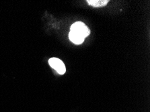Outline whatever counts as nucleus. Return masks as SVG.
Segmentation results:
<instances>
[{
  "mask_svg": "<svg viewBox=\"0 0 150 112\" xmlns=\"http://www.w3.org/2000/svg\"><path fill=\"white\" fill-rule=\"evenodd\" d=\"M70 31H74L80 34L84 38H86L89 36L90 33V29L88 28V27L81 22H77L73 24L71 26V30Z\"/></svg>",
  "mask_w": 150,
  "mask_h": 112,
  "instance_id": "1",
  "label": "nucleus"
},
{
  "mask_svg": "<svg viewBox=\"0 0 150 112\" xmlns=\"http://www.w3.org/2000/svg\"><path fill=\"white\" fill-rule=\"evenodd\" d=\"M87 2L90 6L95 8L105 6L108 3V0H88Z\"/></svg>",
  "mask_w": 150,
  "mask_h": 112,
  "instance_id": "4",
  "label": "nucleus"
},
{
  "mask_svg": "<svg viewBox=\"0 0 150 112\" xmlns=\"http://www.w3.org/2000/svg\"><path fill=\"white\" fill-rule=\"evenodd\" d=\"M69 37L70 40L76 44H81V43H83L84 39H85V38L82 35L74 31H70Z\"/></svg>",
  "mask_w": 150,
  "mask_h": 112,
  "instance_id": "3",
  "label": "nucleus"
},
{
  "mask_svg": "<svg viewBox=\"0 0 150 112\" xmlns=\"http://www.w3.org/2000/svg\"><path fill=\"white\" fill-rule=\"evenodd\" d=\"M49 65L54 68L59 74L63 75L66 71V68L63 61L57 58H51L49 60Z\"/></svg>",
  "mask_w": 150,
  "mask_h": 112,
  "instance_id": "2",
  "label": "nucleus"
}]
</instances>
